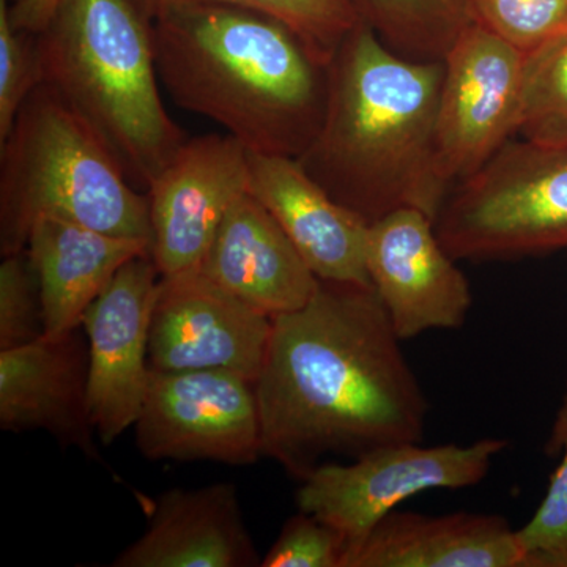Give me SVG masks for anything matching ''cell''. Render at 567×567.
<instances>
[{"mask_svg":"<svg viewBox=\"0 0 567 567\" xmlns=\"http://www.w3.org/2000/svg\"><path fill=\"white\" fill-rule=\"evenodd\" d=\"M80 328L0 352V427L47 431L102 461L89 413V342Z\"/></svg>","mask_w":567,"mask_h":567,"instance_id":"obj_14","label":"cell"},{"mask_svg":"<svg viewBox=\"0 0 567 567\" xmlns=\"http://www.w3.org/2000/svg\"><path fill=\"white\" fill-rule=\"evenodd\" d=\"M342 567H528V558L516 529L496 514L394 509L346 551Z\"/></svg>","mask_w":567,"mask_h":567,"instance_id":"obj_18","label":"cell"},{"mask_svg":"<svg viewBox=\"0 0 567 567\" xmlns=\"http://www.w3.org/2000/svg\"><path fill=\"white\" fill-rule=\"evenodd\" d=\"M450 256L516 260L567 249V141L507 142L436 215Z\"/></svg>","mask_w":567,"mask_h":567,"instance_id":"obj_6","label":"cell"},{"mask_svg":"<svg viewBox=\"0 0 567 567\" xmlns=\"http://www.w3.org/2000/svg\"><path fill=\"white\" fill-rule=\"evenodd\" d=\"M148 22L182 7L221 6L259 11L286 24L316 62L328 69L361 18L352 0H130Z\"/></svg>","mask_w":567,"mask_h":567,"instance_id":"obj_21","label":"cell"},{"mask_svg":"<svg viewBox=\"0 0 567 567\" xmlns=\"http://www.w3.org/2000/svg\"><path fill=\"white\" fill-rule=\"evenodd\" d=\"M506 446L499 439L472 445L398 443L361 454L349 464L322 462L300 481L295 503L298 511L338 529L349 550L405 499L435 488L476 486Z\"/></svg>","mask_w":567,"mask_h":567,"instance_id":"obj_7","label":"cell"},{"mask_svg":"<svg viewBox=\"0 0 567 567\" xmlns=\"http://www.w3.org/2000/svg\"><path fill=\"white\" fill-rule=\"evenodd\" d=\"M159 82L249 152L300 158L327 107L328 73L286 24L259 11L196 6L152 22Z\"/></svg>","mask_w":567,"mask_h":567,"instance_id":"obj_3","label":"cell"},{"mask_svg":"<svg viewBox=\"0 0 567 567\" xmlns=\"http://www.w3.org/2000/svg\"><path fill=\"white\" fill-rule=\"evenodd\" d=\"M40 218L151 241L147 194L103 137L50 85L39 84L0 142V254L24 251Z\"/></svg>","mask_w":567,"mask_h":567,"instance_id":"obj_5","label":"cell"},{"mask_svg":"<svg viewBox=\"0 0 567 567\" xmlns=\"http://www.w3.org/2000/svg\"><path fill=\"white\" fill-rule=\"evenodd\" d=\"M257 554L233 483L171 488L140 539L112 567H256Z\"/></svg>","mask_w":567,"mask_h":567,"instance_id":"obj_17","label":"cell"},{"mask_svg":"<svg viewBox=\"0 0 567 567\" xmlns=\"http://www.w3.org/2000/svg\"><path fill=\"white\" fill-rule=\"evenodd\" d=\"M249 192V151L229 134L183 142L148 197L152 257L162 276L199 270L227 212Z\"/></svg>","mask_w":567,"mask_h":567,"instance_id":"obj_10","label":"cell"},{"mask_svg":"<svg viewBox=\"0 0 567 567\" xmlns=\"http://www.w3.org/2000/svg\"><path fill=\"white\" fill-rule=\"evenodd\" d=\"M39 84L35 35L18 31L11 24L9 0H0V142L9 136L22 103Z\"/></svg>","mask_w":567,"mask_h":567,"instance_id":"obj_26","label":"cell"},{"mask_svg":"<svg viewBox=\"0 0 567 567\" xmlns=\"http://www.w3.org/2000/svg\"><path fill=\"white\" fill-rule=\"evenodd\" d=\"M35 43L40 84L91 123L145 192L188 140L159 95L152 22L130 0H59Z\"/></svg>","mask_w":567,"mask_h":567,"instance_id":"obj_4","label":"cell"},{"mask_svg":"<svg viewBox=\"0 0 567 567\" xmlns=\"http://www.w3.org/2000/svg\"><path fill=\"white\" fill-rule=\"evenodd\" d=\"M365 264L401 341L465 323L473 305L468 279L424 212L401 208L369 224Z\"/></svg>","mask_w":567,"mask_h":567,"instance_id":"obj_13","label":"cell"},{"mask_svg":"<svg viewBox=\"0 0 567 567\" xmlns=\"http://www.w3.org/2000/svg\"><path fill=\"white\" fill-rule=\"evenodd\" d=\"M346 551V537L338 529L298 511L284 522L260 567H342Z\"/></svg>","mask_w":567,"mask_h":567,"instance_id":"obj_27","label":"cell"},{"mask_svg":"<svg viewBox=\"0 0 567 567\" xmlns=\"http://www.w3.org/2000/svg\"><path fill=\"white\" fill-rule=\"evenodd\" d=\"M436 112V169L451 189L518 132L525 54L477 22L447 51Z\"/></svg>","mask_w":567,"mask_h":567,"instance_id":"obj_8","label":"cell"},{"mask_svg":"<svg viewBox=\"0 0 567 567\" xmlns=\"http://www.w3.org/2000/svg\"><path fill=\"white\" fill-rule=\"evenodd\" d=\"M199 271L270 319L303 308L319 286L282 227L251 192L227 212Z\"/></svg>","mask_w":567,"mask_h":567,"instance_id":"obj_16","label":"cell"},{"mask_svg":"<svg viewBox=\"0 0 567 567\" xmlns=\"http://www.w3.org/2000/svg\"><path fill=\"white\" fill-rule=\"evenodd\" d=\"M517 133L525 140L567 141V31L525 54Z\"/></svg>","mask_w":567,"mask_h":567,"instance_id":"obj_22","label":"cell"},{"mask_svg":"<svg viewBox=\"0 0 567 567\" xmlns=\"http://www.w3.org/2000/svg\"><path fill=\"white\" fill-rule=\"evenodd\" d=\"M159 279L152 254L136 257L82 316L89 342V413L106 446L136 424L147 398L148 339Z\"/></svg>","mask_w":567,"mask_h":567,"instance_id":"obj_11","label":"cell"},{"mask_svg":"<svg viewBox=\"0 0 567 567\" xmlns=\"http://www.w3.org/2000/svg\"><path fill=\"white\" fill-rule=\"evenodd\" d=\"M327 73L322 126L298 158L305 169L368 224L401 208L435 221L451 193L436 169L445 63L395 54L360 20Z\"/></svg>","mask_w":567,"mask_h":567,"instance_id":"obj_2","label":"cell"},{"mask_svg":"<svg viewBox=\"0 0 567 567\" xmlns=\"http://www.w3.org/2000/svg\"><path fill=\"white\" fill-rule=\"evenodd\" d=\"M58 6L59 0H14L10 3L11 24L37 35L47 28Z\"/></svg>","mask_w":567,"mask_h":567,"instance_id":"obj_28","label":"cell"},{"mask_svg":"<svg viewBox=\"0 0 567 567\" xmlns=\"http://www.w3.org/2000/svg\"><path fill=\"white\" fill-rule=\"evenodd\" d=\"M44 336L40 282L28 252L2 256L0 264V352Z\"/></svg>","mask_w":567,"mask_h":567,"instance_id":"obj_25","label":"cell"},{"mask_svg":"<svg viewBox=\"0 0 567 567\" xmlns=\"http://www.w3.org/2000/svg\"><path fill=\"white\" fill-rule=\"evenodd\" d=\"M361 21L402 58L443 61L473 22L468 0H352Z\"/></svg>","mask_w":567,"mask_h":567,"instance_id":"obj_20","label":"cell"},{"mask_svg":"<svg viewBox=\"0 0 567 567\" xmlns=\"http://www.w3.org/2000/svg\"><path fill=\"white\" fill-rule=\"evenodd\" d=\"M550 454L563 453L535 516L516 529L528 567H567V395L548 440Z\"/></svg>","mask_w":567,"mask_h":567,"instance_id":"obj_23","label":"cell"},{"mask_svg":"<svg viewBox=\"0 0 567 567\" xmlns=\"http://www.w3.org/2000/svg\"><path fill=\"white\" fill-rule=\"evenodd\" d=\"M25 252L40 282L44 334L52 336L81 327L89 306L123 265L152 254V244L65 219L40 218L29 234Z\"/></svg>","mask_w":567,"mask_h":567,"instance_id":"obj_19","label":"cell"},{"mask_svg":"<svg viewBox=\"0 0 567 567\" xmlns=\"http://www.w3.org/2000/svg\"><path fill=\"white\" fill-rule=\"evenodd\" d=\"M374 287L320 281L276 317L254 382L262 456L303 480L322 458L423 442L429 402Z\"/></svg>","mask_w":567,"mask_h":567,"instance_id":"obj_1","label":"cell"},{"mask_svg":"<svg viewBox=\"0 0 567 567\" xmlns=\"http://www.w3.org/2000/svg\"><path fill=\"white\" fill-rule=\"evenodd\" d=\"M249 192L320 281L372 286L365 264L369 224L336 203L300 159L249 152Z\"/></svg>","mask_w":567,"mask_h":567,"instance_id":"obj_15","label":"cell"},{"mask_svg":"<svg viewBox=\"0 0 567 567\" xmlns=\"http://www.w3.org/2000/svg\"><path fill=\"white\" fill-rule=\"evenodd\" d=\"M473 21L529 54L567 31V0H468Z\"/></svg>","mask_w":567,"mask_h":567,"instance_id":"obj_24","label":"cell"},{"mask_svg":"<svg viewBox=\"0 0 567 567\" xmlns=\"http://www.w3.org/2000/svg\"><path fill=\"white\" fill-rule=\"evenodd\" d=\"M136 446L153 462L251 465L262 457L252 380L235 372L151 371Z\"/></svg>","mask_w":567,"mask_h":567,"instance_id":"obj_9","label":"cell"},{"mask_svg":"<svg viewBox=\"0 0 567 567\" xmlns=\"http://www.w3.org/2000/svg\"><path fill=\"white\" fill-rule=\"evenodd\" d=\"M274 319L238 300L199 270L162 276L153 306L151 371L235 372L256 382Z\"/></svg>","mask_w":567,"mask_h":567,"instance_id":"obj_12","label":"cell"}]
</instances>
